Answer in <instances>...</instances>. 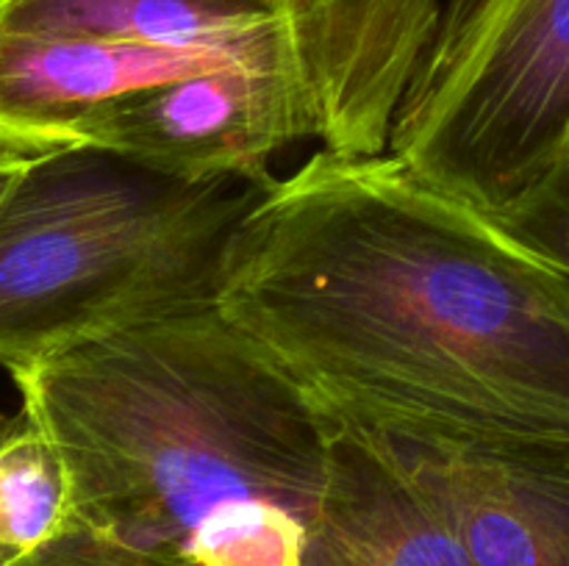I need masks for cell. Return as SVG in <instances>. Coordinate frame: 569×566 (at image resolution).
Listing matches in <instances>:
<instances>
[{"mask_svg":"<svg viewBox=\"0 0 569 566\" xmlns=\"http://www.w3.org/2000/svg\"><path fill=\"white\" fill-rule=\"evenodd\" d=\"M311 6L315 0L289 20L276 42L248 55L176 53L0 28V144L22 153L81 144L94 117L120 100L283 53L309 26Z\"/></svg>","mask_w":569,"mask_h":566,"instance_id":"cell-7","label":"cell"},{"mask_svg":"<svg viewBox=\"0 0 569 566\" xmlns=\"http://www.w3.org/2000/svg\"><path fill=\"white\" fill-rule=\"evenodd\" d=\"M359 425L437 505L472 566H569V433Z\"/></svg>","mask_w":569,"mask_h":566,"instance_id":"cell-6","label":"cell"},{"mask_svg":"<svg viewBox=\"0 0 569 566\" xmlns=\"http://www.w3.org/2000/svg\"><path fill=\"white\" fill-rule=\"evenodd\" d=\"M569 139V0H448L400 100L389 153L498 211Z\"/></svg>","mask_w":569,"mask_h":566,"instance_id":"cell-5","label":"cell"},{"mask_svg":"<svg viewBox=\"0 0 569 566\" xmlns=\"http://www.w3.org/2000/svg\"><path fill=\"white\" fill-rule=\"evenodd\" d=\"M31 155L33 153H22V150H11V148H3V144H0V203H3V198L9 194V189L14 186V181L20 178V172L26 170V164Z\"/></svg>","mask_w":569,"mask_h":566,"instance_id":"cell-13","label":"cell"},{"mask_svg":"<svg viewBox=\"0 0 569 566\" xmlns=\"http://www.w3.org/2000/svg\"><path fill=\"white\" fill-rule=\"evenodd\" d=\"M439 9V0H315L283 53L120 100L81 144L181 181H270L272 155L298 142L389 153Z\"/></svg>","mask_w":569,"mask_h":566,"instance_id":"cell-4","label":"cell"},{"mask_svg":"<svg viewBox=\"0 0 569 566\" xmlns=\"http://www.w3.org/2000/svg\"><path fill=\"white\" fill-rule=\"evenodd\" d=\"M217 309L348 420L569 433V275L392 153L272 178Z\"/></svg>","mask_w":569,"mask_h":566,"instance_id":"cell-1","label":"cell"},{"mask_svg":"<svg viewBox=\"0 0 569 566\" xmlns=\"http://www.w3.org/2000/svg\"><path fill=\"white\" fill-rule=\"evenodd\" d=\"M492 214L569 275V139L517 198Z\"/></svg>","mask_w":569,"mask_h":566,"instance_id":"cell-11","label":"cell"},{"mask_svg":"<svg viewBox=\"0 0 569 566\" xmlns=\"http://www.w3.org/2000/svg\"><path fill=\"white\" fill-rule=\"evenodd\" d=\"M270 181H181L89 144L33 153L0 203V364L214 309Z\"/></svg>","mask_w":569,"mask_h":566,"instance_id":"cell-3","label":"cell"},{"mask_svg":"<svg viewBox=\"0 0 569 566\" xmlns=\"http://www.w3.org/2000/svg\"><path fill=\"white\" fill-rule=\"evenodd\" d=\"M70 516V483L53 444L22 416L0 433V560L53 538Z\"/></svg>","mask_w":569,"mask_h":566,"instance_id":"cell-10","label":"cell"},{"mask_svg":"<svg viewBox=\"0 0 569 566\" xmlns=\"http://www.w3.org/2000/svg\"><path fill=\"white\" fill-rule=\"evenodd\" d=\"M326 416L331 453L306 566H472L450 522L367 427Z\"/></svg>","mask_w":569,"mask_h":566,"instance_id":"cell-8","label":"cell"},{"mask_svg":"<svg viewBox=\"0 0 569 566\" xmlns=\"http://www.w3.org/2000/svg\"><path fill=\"white\" fill-rule=\"evenodd\" d=\"M311 0H0V28L176 53L244 55Z\"/></svg>","mask_w":569,"mask_h":566,"instance_id":"cell-9","label":"cell"},{"mask_svg":"<svg viewBox=\"0 0 569 566\" xmlns=\"http://www.w3.org/2000/svg\"><path fill=\"white\" fill-rule=\"evenodd\" d=\"M0 566H194L192 560L176 555L144 553L128 544L114 542L98 530L64 522L53 538L39 544L26 555L0 560Z\"/></svg>","mask_w":569,"mask_h":566,"instance_id":"cell-12","label":"cell"},{"mask_svg":"<svg viewBox=\"0 0 569 566\" xmlns=\"http://www.w3.org/2000/svg\"><path fill=\"white\" fill-rule=\"evenodd\" d=\"M11 377L22 416L64 464L67 522L187 560L209 533L261 508L315 527L331 453L326 411L217 305Z\"/></svg>","mask_w":569,"mask_h":566,"instance_id":"cell-2","label":"cell"}]
</instances>
